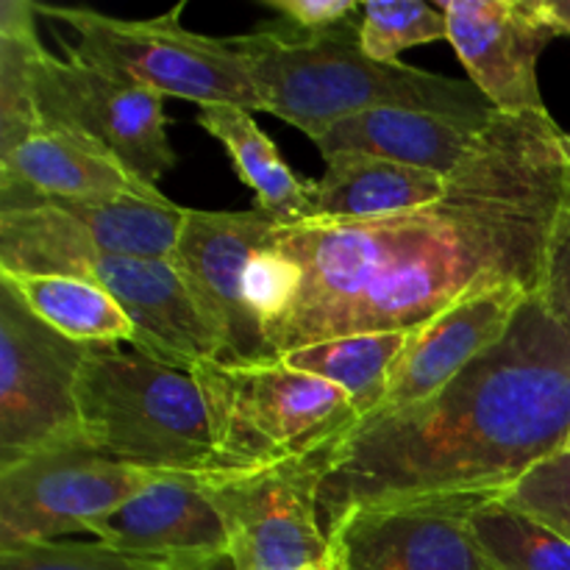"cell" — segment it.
I'll return each instance as SVG.
<instances>
[{
  "label": "cell",
  "instance_id": "1",
  "mask_svg": "<svg viewBox=\"0 0 570 570\" xmlns=\"http://www.w3.org/2000/svg\"><path fill=\"white\" fill-rule=\"evenodd\" d=\"M560 137L549 111H495L434 204L273 228L250 262L273 360L356 334H412L484 289L538 293L566 184Z\"/></svg>",
  "mask_w": 570,
  "mask_h": 570
},
{
  "label": "cell",
  "instance_id": "2",
  "mask_svg": "<svg viewBox=\"0 0 570 570\" xmlns=\"http://www.w3.org/2000/svg\"><path fill=\"white\" fill-rule=\"evenodd\" d=\"M570 440V337L529 295L504 337L440 393L345 434L317 495L323 532L365 507L499 499Z\"/></svg>",
  "mask_w": 570,
  "mask_h": 570
},
{
  "label": "cell",
  "instance_id": "3",
  "mask_svg": "<svg viewBox=\"0 0 570 570\" xmlns=\"http://www.w3.org/2000/svg\"><path fill=\"white\" fill-rule=\"evenodd\" d=\"M360 20L323 33H304L278 20V26L232 37L259 92L262 111L295 126L312 142L337 120L373 109L438 111L468 120L493 115L495 109L473 81L401 61H373L362 50Z\"/></svg>",
  "mask_w": 570,
  "mask_h": 570
},
{
  "label": "cell",
  "instance_id": "4",
  "mask_svg": "<svg viewBox=\"0 0 570 570\" xmlns=\"http://www.w3.org/2000/svg\"><path fill=\"white\" fill-rule=\"evenodd\" d=\"M81 440L95 454L156 476L215 468L209 412L193 371L120 345H89L76 387Z\"/></svg>",
  "mask_w": 570,
  "mask_h": 570
},
{
  "label": "cell",
  "instance_id": "5",
  "mask_svg": "<svg viewBox=\"0 0 570 570\" xmlns=\"http://www.w3.org/2000/svg\"><path fill=\"white\" fill-rule=\"evenodd\" d=\"M0 273L87 278L131 317L142 354L184 371L217 360L215 340L170 259L109 254L59 206L0 212Z\"/></svg>",
  "mask_w": 570,
  "mask_h": 570
},
{
  "label": "cell",
  "instance_id": "6",
  "mask_svg": "<svg viewBox=\"0 0 570 570\" xmlns=\"http://www.w3.org/2000/svg\"><path fill=\"white\" fill-rule=\"evenodd\" d=\"M193 376L209 412L212 471H245L304 456L343 440L360 423L343 390L282 360L262 365L206 360L193 367Z\"/></svg>",
  "mask_w": 570,
  "mask_h": 570
},
{
  "label": "cell",
  "instance_id": "7",
  "mask_svg": "<svg viewBox=\"0 0 570 570\" xmlns=\"http://www.w3.org/2000/svg\"><path fill=\"white\" fill-rule=\"evenodd\" d=\"M37 11L76 31L78 42L70 50L83 61L161 98L193 100L200 109L237 106L262 111L259 92L232 37L217 39L184 28V6L150 20H126L92 9L45 3H37Z\"/></svg>",
  "mask_w": 570,
  "mask_h": 570
},
{
  "label": "cell",
  "instance_id": "8",
  "mask_svg": "<svg viewBox=\"0 0 570 570\" xmlns=\"http://www.w3.org/2000/svg\"><path fill=\"white\" fill-rule=\"evenodd\" d=\"M340 440L304 456L209 471L198 482L220 515L237 570L332 568L334 551L317 515V495Z\"/></svg>",
  "mask_w": 570,
  "mask_h": 570
},
{
  "label": "cell",
  "instance_id": "9",
  "mask_svg": "<svg viewBox=\"0 0 570 570\" xmlns=\"http://www.w3.org/2000/svg\"><path fill=\"white\" fill-rule=\"evenodd\" d=\"M87 354L0 282V468L83 443L76 387Z\"/></svg>",
  "mask_w": 570,
  "mask_h": 570
},
{
  "label": "cell",
  "instance_id": "10",
  "mask_svg": "<svg viewBox=\"0 0 570 570\" xmlns=\"http://www.w3.org/2000/svg\"><path fill=\"white\" fill-rule=\"evenodd\" d=\"M278 223L265 212L189 209L170 265L187 284L223 365L273 362L265 323L250 301V262Z\"/></svg>",
  "mask_w": 570,
  "mask_h": 570
},
{
  "label": "cell",
  "instance_id": "11",
  "mask_svg": "<svg viewBox=\"0 0 570 570\" xmlns=\"http://www.w3.org/2000/svg\"><path fill=\"white\" fill-rule=\"evenodd\" d=\"M37 106L39 120L83 134L148 187L159 189L161 178L178 165L167 139L165 98L89 65L72 50L65 59L45 56L37 76Z\"/></svg>",
  "mask_w": 570,
  "mask_h": 570
},
{
  "label": "cell",
  "instance_id": "12",
  "mask_svg": "<svg viewBox=\"0 0 570 570\" xmlns=\"http://www.w3.org/2000/svg\"><path fill=\"white\" fill-rule=\"evenodd\" d=\"M154 479L159 476L106 460L83 443L0 468V551L87 532Z\"/></svg>",
  "mask_w": 570,
  "mask_h": 570
},
{
  "label": "cell",
  "instance_id": "13",
  "mask_svg": "<svg viewBox=\"0 0 570 570\" xmlns=\"http://www.w3.org/2000/svg\"><path fill=\"white\" fill-rule=\"evenodd\" d=\"M484 495L406 501L351 512L328 534L340 570H495L471 515Z\"/></svg>",
  "mask_w": 570,
  "mask_h": 570
},
{
  "label": "cell",
  "instance_id": "14",
  "mask_svg": "<svg viewBox=\"0 0 570 570\" xmlns=\"http://www.w3.org/2000/svg\"><path fill=\"white\" fill-rule=\"evenodd\" d=\"M449 42L473 87L504 115L549 111L540 95L538 61L557 31L540 0H438Z\"/></svg>",
  "mask_w": 570,
  "mask_h": 570
},
{
  "label": "cell",
  "instance_id": "15",
  "mask_svg": "<svg viewBox=\"0 0 570 570\" xmlns=\"http://www.w3.org/2000/svg\"><path fill=\"white\" fill-rule=\"evenodd\" d=\"M165 195L134 178L100 145L42 120L11 154L0 156V212L20 206L117 204Z\"/></svg>",
  "mask_w": 570,
  "mask_h": 570
},
{
  "label": "cell",
  "instance_id": "16",
  "mask_svg": "<svg viewBox=\"0 0 570 570\" xmlns=\"http://www.w3.org/2000/svg\"><path fill=\"white\" fill-rule=\"evenodd\" d=\"M529 295L534 293L523 287L484 289L468 295L412 332L393 367L387 395L367 421L395 415L440 393L451 379L460 376L473 360L504 337Z\"/></svg>",
  "mask_w": 570,
  "mask_h": 570
},
{
  "label": "cell",
  "instance_id": "17",
  "mask_svg": "<svg viewBox=\"0 0 570 570\" xmlns=\"http://www.w3.org/2000/svg\"><path fill=\"white\" fill-rule=\"evenodd\" d=\"M87 532L106 546L178 568L228 551L226 527L198 476L154 479L115 512L89 523Z\"/></svg>",
  "mask_w": 570,
  "mask_h": 570
},
{
  "label": "cell",
  "instance_id": "18",
  "mask_svg": "<svg viewBox=\"0 0 570 570\" xmlns=\"http://www.w3.org/2000/svg\"><path fill=\"white\" fill-rule=\"evenodd\" d=\"M490 117L468 120V117L438 115V111L373 109L337 120L315 139V145L323 159L351 150V154H371L449 178L468 159Z\"/></svg>",
  "mask_w": 570,
  "mask_h": 570
},
{
  "label": "cell",
  "instance_id": "19",
  "mask_svg": "<svg viewBox=\"0 0 570 570\" xmlns=\"http://www.w3.org/2000/svg\"><path fill=\"white\" fill-rule=\"evenodd\" d=\"M445 187L449 178L432 170L343 150L326 156V173L315 181V220H373L421 209Z\"/></svg>",
  "mask_w": 570,
  "mask_h": 570
},
{
  "label": "cell",
  "instance_id": "20",
  "mask_svg": "<svg viewBox=\"0 0 570 570\" xmlns=\"http://www.w3.org/2000/svg\"><path fill=\"white\" fill-rule=\"evenodd\" d=\"M195 122L228 150L239 181L254 189L256 209L273 217L278 228L315 220V181L301 178L282 159L276 142L262 131L250 111L206 106L195 115Z\"/></svg>",
  "mask_w": 570,
  "mask_h": 570
},
{
  "label": "cell",
  "instance_id": "21",
  "mask_svg": "<svg viewBox=\"0 0 570 570\" xmlns=\"http://www.w3.org/2000/svg\"><path fill=\"white\" fill-rule=\"evenodd\" d=\"M22 304L53 332L81 345H131L139 351V332L122 306L98 284L53 273H0Z\"/></svg>",
  "mask_w": 570,
  "mask_h": 570
},
{
  "label": "cell",
  "instance_id": "22",
  "mask_svg": "<svg viewBox=\"0 0 570 570\" xmlns=\"http://www.w3.org/2000/svg\"><path fill=\"white\" fill-rule=\"evenodd\" d=\"M410 334H356L306 345L282 356L293 371L312 373L343 390L354 404L360 421L376 415L390 390V376Z\"/></svg>",
  "mask_w": 570,
  "mask_h": 570
},
{
  "label": "cell",
  "instance_id": "23",
  "mask_svg": "<svg viewBox=\"0 0 570 570\" xmlns=\"http://www.w3.org/2000/svg\"><path fill=\"white\" fill-rule=\"evenodd\" d=\"M37 3H0V156L11 154L39 126L37 76L45 45L37 33Z\"/></svg>",
  "mask_w": 570,
  "mask_h": 570
},
{
  "label": "cell",
  "instance_id": "24",
  "mask_svg": "<svg viewBox=\"0 0 570 570\" xmlns=\"http://www.w3.org/2000/svg\"><path fill=\"white\" fill-rule=\"evenodd\" d=\"M471 529L495 570H570L568 540L501 495L473 510Z\"/></svg>",
  "mask_w": 570,
  "mask_h": 570
},
{
  "label": "cell",
  "instance_id": "25",
  "mask_svg": "<svg viewBox=\"0 0 570 570\" xmlns=\"http://www.w3.org/2000/svg\"><path fill=\"white\" fill-rule=\"evenodd\" d=\"M449 39V22L434 3L421 0H371L362 6L360 42L373 61L395 65L404 50Z\"/></svg>",
  "mask_w": 570,
  "mask_h": 570
},
{
  "label": "cell",
  "instance_id": "26",
  "mask_svg": "<svg viewBox=\"0 0 570 570\" xmlns=\"http://www.w3.org/2000/svg\"><path fill=\"white\" fill-rule=\"evenodd\" d=\"M170 562L106 543H28L0 551V570H176Z\"/></svg>",
  "mask_w": 570,
  "mask_h": 570
},
{
  "label": "cell",
  "instance_id": "27",
  "mask_svg": "<svg viewBox=\"0 0 570 570\" xmlns=\"http://www.w3.org/2000/svg\"><path fill=\"white\" fill-rule=\"evenodd\" d=\"M501 499L538 518L570 543V451L538 462Z\"/></svg>",
  "mask_w": 570,
  "mask_h": 570
},
{
  "label": "cell",
  "instance_id": "28",
  "mask_svg": "<svg viewBox=\"0 0 570 570\" xmlns=\"http://www.w3.org/2000/svg\"><path fill=\"white\" fill-rule=\"evenodd\" d=\"M538 295L570 337V167H566V184H562L560 209L551 226Z\"/></svg>",
  "mask_w": 570,
  "mask_h": 570
},
{
  "label": "cell",
  "instance_id": "29",
  "mask_svg": "<svg viewBox=\"0 0 570 570\" xmlns=\"http://www.w3.org/2000/svg\"><path fill=\"white\" fill-rule=\"evenodd\" d=\"M262 6L276 11L282 22L304 33H323L343 22L362 17L360 0H262Z\"/></svg>",
  "mask_w": 570,
  "mask_h": 570
},
{
  "label": "cell",
  "instance_id": "30",
  "mask_svg": "<svg viewBox=\"0 0 570 570\" xmlns=\"http://www.w3.org/2000/svg\"><path fill=\"white\" fill-rule=\"evenodd\" d=\"M540 11L557 37H570V0H540Z\"/></svg>",
  "mask_w": 570,
  "mask_h": 570
},
{
  "label": "cell",
  "instance_id": "31",
  "mask_svg": "<svg viewBox=\"0 0 570 570\" xmlns=\"http://www.w3.org/2000/svg\"><path fill=\"white\" fill-rule=\"evenodd\" d=\"M176 570H237V566H234L232 554L226 551V554H217V557H212V560L195 562V566H184Z\"/></svg>",
  "mask_w": 570,
  "mask_h": 570
},
{
  "label": "cell",
  "instance_id": "32",
  "mask_svg": "<svg viewBox=\"0 0 570 570\" xmlns=\"http://www.w3.org/2000/svg\"><path fill=\"white\" fill-rule=\"evenodd\" d=\"M560 150H562V159H566V165L570 167V131H562Z\"/></svg>",
  "mask_w": 570,
  "mask_h": 570
},
{
  "label": "cell",
  "instance_id": "33",
  "mask_svg": "<svg viewBox=\"0 0 570 570\" xmlns=\"http://www.w3.org/2000/svg\"><path fill=\"white\" fill-rule=\"evenodd\" d=\"M306 570H334V566L332 568H306Z\"/></svg>",
  "mask_w": 570,
  "mask_h": 570
},
{
  "label": "cell",
  "instance_id": "34",
  "mask_svg": "<svg viewBox=\"0 0 570 570\" xmlns=\"http://www.w3.org/2000/svg\"><path fill=\"white\" fill-rule=\"evenodd\" d=\"M566 451H570V440H568V449Z\"/></svg>",
  "mask_w": 570,
  "mask_h": 570
},
{
  "label": "cell",
  "instance_id": "35",
  "mask_svg": "<svg viewBox=\"0 0 570 570\" xmlns=\"http://www.w3.org/2000/svg\"><path fill=\"white\" fill-rule=\"evenodd\" d=\"M334 570H340V568H337V566H334Z\"/></svg>",
  "mask_w": 570,
  "mask_h": 570
}]
</instances>
